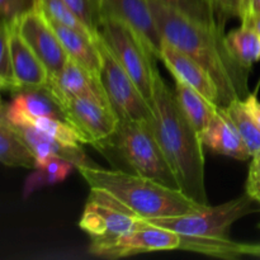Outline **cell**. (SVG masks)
<instances>
[{
    "label": "cell",
    "instance_id": "obj_37",
    "mask_svg": "<svg viewBox=\"0 0 260 260\" xmlns=\"http://www.w3.org/2000/svg\"><path fill=\"white\" fill-rule=\"evenodd\" d=\"M259 228H260V225H259Z\"/></svg>",
    "mask_w": 260,
    "mask_h": 260
},
{
    "label": "cell",
    "instance_id": "obj_21",
    "mask_svg": "<svg viewBox=\"0 0 260 260\" xmlns=\"http://www.w3.org/2000/svg\"><path fill=\"white\" fill-rule=\"evenodd\" d=\"M0 161L5 167L36 169L37 159L24 140L0 113Z\"/></svg>",
    "mask_w": 260,
    "mask_h": 260
},
{
    "label": "cell",
    "instance_id": "obj_25",
    "mask_svg": "<svg viewBox=\"0 0 260 260\" xmlns=\"http://www.w3.org/2000/svg\"><path fill=\"white\" fill-rule=\"evenodd\" d=\"M225 109L248 146L251 157L258 156L260 155V128L246 112L243 99H235Z\"/></svg>",
    "mask_w": 260,
    "mask_h": 260
},
{
    "label": "cell",
    "instance_id": "obj_10",
    "mask_svg": "<svg viewBox=\"0 0 260 260\" xmlns=\"http://www.w3.org/2000/svg\"><path fill=\"white\" fill-rule=\"evenodd\" d=\"M65 119L83 137L84 144L93 146L116 132L119 118L109 104L86 96H75L61 106Z\"/></svg>",
    "mask_w": 260,
    "mask_h": 260
},
{
    "label": "cell",
    "instance_id": "obj_24",
    "mask_svg": "<svg viewBox=\"0 0 260 260\" xmlns=\"http://www.w3.org/2000/svg\"><path fill=\"white\" fill-rule=\"evenodd\" d=\"M155 2L172 8L206 25L225 28V22L221 19L213 0H155Z\"/></svg>",
    "mask_w": 260,
    "mask_h": 260
},
{
    "label": "cell",
    "instance_id": "obj_33",
    "mask_svg": "<svg viewBox=\"0 0 260 260\" xmlns=\"http://www.w3.org/2000/svg\"><path fill=\"white\" fill-rule=\"evenodd\" d=\"M243 102L249 116L260 128V101L256 98L255 94H249L245 99H243Z\"/></svg>",
    "mask_w": 260,
    "mask_h": 260
},
{
    "label": "cell",
    "instance_id": "obj_31",
    "mask_svg": "<svg viewBox=\"0 0 260 260\" xmlns=\"http://www.w3.org/2000/svg\"><path fill=\"white\" fill-rule=\"evenodd\" d=\"M36 0H0L2 23L10 25L35 8Z\"/></svg>",
    "mask_w": 260,
    "mask_h": 260
},
{
    "label": "cell",
    "instance_id": "obj_15",
    "mask_svg": "<svg viewBox=\"0 0 260 260\" xmlns=\"http://www.w3.org/2000/svg\"><path fill=\"white\" fill-rule=\"evenodd\" d=\"M2 114L13 124H27L38 117L65 119L62 108L48 89H25L14 93L13 101L3 104ZM66 121V119H65Z\"/></svg>",
    "mask_w": 260,
    "mask_h": 260
},
{
    "label": "cell",
    "instance_id": "obj_8",
    "mask_svg": "<svg viewBox=\"0 0 260 260\" xmlns=\"http://www.w3.org/2000/svg\"><path fill=\"white\" fill-rule=\"evenodd\" d=\"M145 218L122 205L107 192L90 189L79 228L88 234L91 244L103 245L140 228Z\"/></svg>",
    "mask_w": 260,
    "mask_h": 260
},
{
    "label": "cell",
    "instance_id": "obj_12",
    "mask_svg": "<svg viewBox=\"0 0 260 260\" xmlns=\"http://www.w3.org/2000/svg\"><path fill=\"white\" fill-rule=\"evenodd\" d=\"M104 14L126 22L142 38L152 55L161 56L162 36L147 0H101Z\"/></svg>",
    "mask_w": 260,
    "mask_h": 260
},
{
    "label": "cell",
    "instance_id": "obj_4",
    "mask_svg": "<svg viewBox=\"0 0 260 260\" xmlns=\"http://www.w3.org/2000/svg\"><path fill=\"white\" fill-rule=\"evenodd\" d=\"M254 201L248 194L220 206H206L197 212L177 217L146 220L152 225L169 229L182 238L180 250L193 251L221 259H236L241 255V244L231 240V226L239 218L255 212Z\"/></svg>",
    "mask_w": 260,
    "mask_h": 260
},
{
    "label": "cell",
    "instance_id": "obj_35",
    "mask_svg": "<svg viewBox=\"0 0 260 260\" xmlns=\"http://www.w3.org/2000/svg\"><path fill=\"white\" fill-rule=\"evenodd\" d=\"M241 23H249V24H251L254 28H255L256 32L260 35V15L250 14L245 20H244V22H241Z\"/></svg>",
    "mask_w": 260,
    "mask_h": 260
},
{
    "label": "cell",
    "instance_id": "obj_32",
    "mask_svg": "<svg viewBox=\"0 0 260 260\" xmlns=\"http://www.w3.org/2000/svg\"><path fill=\"white\" fill-rule=\"evenodd\" d=\"M246 194L260 205V155L251 157L246 179Z\"/></svg>",
    "mask_w": 260,
    "mask_h": 260
},
{
    "label": "cell",
    "instance_id": "obj_7",
    "mask_svg": "<svg viewBox=\"0 0 260 260\" xmlns=\"http://www.w3.org/2000/svg\"><path fill=\"white\" fill-rule=\"evenodd\" d=\"M102 56L101 80L109 104L119 121H136L154 127V112L103 37L95 40Z\"/></svg>",
    "mask_w": 260,
    "mask_h": 260
},
{
    "label": "cell",
    "instance_id": "obj_29",
    "mask_svg": "<svg viewBox=\"0 0 260 260\" xmlns=\"http://www.w3.org/2000/svg\"><path fill=\"white\" fill-rule=\"evenodd\" d=\"M85 23L94 37H98L103 23L104 12L101 0H62Z\"/></svg>",
    "mask_w": 260,
    "mask_h": 260
},
{
    "label": "cell",
    "instance_id": "obj_36",
    "mask_svg": "<svg viewBox=\"0 0 260 260\" xmlns=\"http://www.w3.org/2000/svg\"><path fill=\"white\" fill-rule=\"evenodd\" d=\"M251 14L260 15V0H250Z\"/></svg>",
    "mask_w": 260,
    "mask_h": 260
},
{
    "label": "cell",
    "instance_id": "obj_3",
    "mask_svg": "<svg viewBox=\"0 0 260 260\" xmlns=\"http://www.w3.org/2000/svg\"><path fill=\"white\" fill-rule=\"evenodd\" d=\"M76 169L90 189L107 192L145 220L177 217L197 212L205 205L196 202L180 189L122 169H103L94 164Z\"/></svg>",
    "mask_w": 260,
    "mask_h": 260
},
{
    "label": "cell",
    "instance_id": "obj_13",
    "mask_svg": "<svg viewBox=\"0 0 260 260\" xmlns=\"http://www.w3.org/2000/svg\"><path fill=\"white\" fill-rule=\"evenodd\" d=\"M46 88L60 107L75 96H86L109 104L101 79L91 75L86 69L79 65L71 57H69L65 68L58 75L48 78Z\"/></svg>",
    "mask_w": 260,
    "mask_h": 260
},
{
    "label": "cell",
    "instance_id": "obj_1",
    "mask_svg": "<svg viewBox=\"0 0 260 260\" xmlns=\"http://www.w3.org/2000/svg\"><path fill=\"white\" fill-rule=\"evenodd\" d=\"M162 38L200 63L212 76L221 94V107L249 95V70L234 58L226 46L225 28L210 27L147 0Z\"/></svg>",
    "mask_w": 260,
    "mask_h": 260
},
{
    "label": "cell",
    "instance_id": "obj_28",
    "mask_svg": "<svg viewBox=\"0 0 260 260\" xmlns=\"http://www.w3.org/2000/svg\"><path fill=\"white\" fill-rule=\"evenodd\" d=\"M0 41H2L0 42V46H2L0 47V88L3 90L17 93V91L22 90V88H20L14 73L9 43V25L5 23H2Z\"/></svg>",
    "mask_w": 260,
    "mask_h": 260
},
{
    "label": "cell",
    "instance_id": "obj_27",
    "mask_svg": "<svg viewBox=\"0 0 260 260\" xmlns=\"http://www.w3.org/2000/svg\"><path fill=\"white\" fill-rule=\"evenodd\" d=\"M27 124H32L40 131L50 135L53 139L58 140L66 145L79 146V145L84 144L83 137L65 119L55 118V117H38V118L32 119Z\"/></svg>",
    "mask_w": 260,
    "mask_h": 260
},
{
    "label": "cell",
    "instance_id": "obj_34",
    "mask_svg": "<svg viewBox=\"0 0 260 260\" xmlns=\"http://www.w3.org/2000/svg\"><path fill=\"white\" fill-rule=\"evenodd\" d=\"M241 255L260 258V244H241Z\"/></svg>",
    "mask_w": 260,
    "mask_h": 260
},
{
    "label": "cell",
    "instance_id": "obj_18",
    "mask_svg": "<svg viewBox=\"0 0 260 260\" xmlns=\"http://www.w3.org/2000/svg\"><path fill=\"white\" fill-rule=\"evenodd\" d=\"M10 124L18 132V135L24 140L25 144L29 146V149L32 150L36 159H37V167L53 156L69 160L76 168L80 167V165L93 164L88 160V156L84 152L81 145L71 146V145L63 144V142L53 139L50 135L40 131L32 124Z\"/></svg>",
    "mask_w": 260,
    "mask_h": 260
},
{
    "label": "cell",
    "instance_id": "obj_22",
    "mask_svg": "<svg viewBox=\"0 0 260 260\" xmlns=\"http://www.w3.org/2000/svg\"><path fill=\"white\" fill-rule=\"evenodd\" d=\"M231 55L241 66L250 71L251 66L260 60V35L249 23L231 30L225 37Z\"/></svg>",
    "mask_w": 260,
    "mask_h": 260
},
{
    "label": "cell",
    "instance_id": "obj_16",
    "mask_svg": "<svg viewBox=\"0 0 260 260\" xmlns=\"http://www.w3.org/2000/svg\"><path fill=\"white\" fill-rule=\"evenodd\" d=\"M9 43L14 73L22 90L47 86L50 76L47 69L22 37L17 20L9 25Z\"/></svg>",
    "mask_w": 260,
    "mask_h": 260
},
{
    "label": "cell",
    "instance_id": "obj_9",
    "mask_svg": "<svg viewBox=\"0 0 260 260\" xmlns=\"http://www.w3.org/2000/svg\"><path fill=\"white\" fill-rule=\"evenodd\" d=\"M182 238L179 234L152 225L145 220V223L114 241L103 245H90V253L107 259H119L141 253L165 250H180Z\"/></svg>",
    "mask_w": 260,
    "mask_h": 260
},
{
    "label": "cell",
    "instance_id": "obj_14",
    "mask_svg": "<svg viewBox=\"0 0 260 260\" xmlns=\"http://www.w3.org/2000/svg\"><path fill=\"white\" fill-rule=\"evenodd\" d=\"M160 60H162L175 80L192 86L208 101L221 107V94L212 76L193 58L178 50L168 41L162 40Z\"/></svg>",
    "mask_w": 260,
    "mask_h": 260
},
{
    "label": "cell",
    "instance_id": "obj_20",
    "mask_svg": "<svg viewBox=\"0 0 260 260\" xmlns=\"http://www.w3.org/2000/svg\"><path fill=\"white\" fill-rule=\"evenodd\" d=\"M174 93L185 118L190 122L201 136L217 113L218 106L182 81L175 80Z\"/></svg>",
    "mask_w": 260,
    "mask_h": 260
},
{
    "label": "cell",
    "instance_id": "obj_30",
    "mask_svg": "<svg viewBox=\"0 0 260 260\" xmlns=\"http://www.w3.org/2000/svg\"><path fill=\"white\" fill-rule=\"evenodd\" d=\"M213 3L223 22L228 18H239L244 22L251 14L250 0H213Z\"/></svg>",
    "mask_w": 260,
    "mask_h": 260
},
{
    "label": "cell",
    "instance_id": "obj_2",
    "mask_svg": "<svg viewBox=\"0 0 260 260\" xmlns=\"http://www.w3.org/2000/svg\"><path fill=\"white\" fill-rule=\"evenodd\" d=\"M151 108L155 137L177 177L180 190L196 202L208 206L203 142L185 118L175 93L162 80L159 70L155 74Z\"/></svg>",
    "mask_w": 260,
    "mask_h": 260
},
{
    "label": "cell",
    "instance_id": "obj_23",
    "mask_svg": "<svg viewBox=\"0 0 260 260\" xmlns=\"http://www.w3.org/2000/svg\"><path fill=\"white\" fill-rule=\"evenodd\" d=\"M74 169H76V167L69 160L58 156L51 157L46 162L38 165L27 178L23 187V197L28 198L36 190L62 182Z\"/></svg>",
    "mask_w": 260,
    "mask_h": 260
},
{
    "label": "cell",
    "instance_id": "obj_6",
    "mask_svg": "<svg viewBox=\"0 0 260 260\" xmlns=\"http://www.w3.org/2000/svg\"><path fill=\"white\" fill-rule=\"evenodd\" d=\"M99 33L122 68L139 86L147 103L152 106L154 80L157 71L155 63L156 57L146 43L126 22L109 14H104Z\"/></svg>",
    "mask_w": 260,
    "mask_h": 260
},
{
    "label": "cell",
    "instance_id": "obj_11",
    "mask_svg": "<svg viewBox=\"0 0 260 260\" xmlns=\"http://www.w3.org/2000/svg\"><path fill=\"white\" fill-rule=\"evenodd\" d=\"M18 29L33 52L45 63L48 78L58 75L65 68L69 55L42 13L30 9L17 20Z\"/></svg>",
    "mask_w": 260,
    "mask_h": 260
},
{
    "label": "cell",
    "instance_id": "obj_5",
    "mask_svg": "<svg viewBox=\"0 0 260 260\" xmlns=\"http://www.w3.org/2000/svg\"><path fill=\"white\" fill-rule=\"evenodd\" d=\"M95 147L114 150L132 173L150 178L174 189H180L177 177L155 137L154 129L136 121H119L116 132Z\"/></svg>",
    "mask_w": 260,
    "mask_h": 260
},
{
    "label": "cell",
    "instance_id": "obj_19",
    "mask_svg": "<svg viewBox=\"0 0 260 260\" xmlns=\"http://www.w3.org/2000/svg\"><path fill=\"white\" fill-rule=\"evenodd\" d=\"M43 17L46 18L48 24L55 30L58 40L62 43L66 52H68L69 57H71L79 65L86 69L91 75L101 79L102 56L101 52H99L98 46H96L95 40L89 37V36L84 35V33H80L78 30L73 29V28L68 27V25H63L61 23L56 22V20L51 19L47 15L43 14Z\"/></svg>",
    "mask_w": 260,
    "mask_h": 260
},
{
    "label": "cell",
    "instance_id": "obj_17",
    "mask_svg": "<svg viewBox=\"0 0 260 260\" xmlns=\"http://www.w3.org/2000/svg\"><path fill=\"white\" fill-rule=\"evenodd\" d=\"M201 140L203 146L208 147L216 154L225 155L243 161L251 157L243 137L226 113L225 107H218L217 113L215 114L205 132L201 135Z\"/></svg>",
    "mask_w": 260,
    "mask_h": 260
},
{
    "label": "cell",
    "instance_id": "obj_26",
    "mask_svg": "<svg viewBox=\"0 0 260 260\" xmlns=\"http://www.w3.org/2000/svg\"><path fill=\"white\" fill-rule=\"evenodd\" d=\"M36 7L41 10L45 15H47L51 19L56 20V22L61 23L63 25L73 28V29L78 30V32L84 33V35L89 36V37L94 38L89 28L86 27L85 23L78 17L73 9L68 7L65 2L62 0H36Z\"/></svg>",
    "mask_w": 260,
    "mask_h": 260
}]
</instances>
